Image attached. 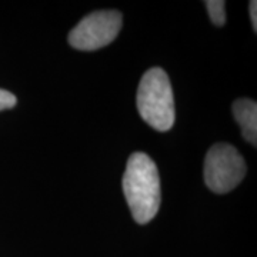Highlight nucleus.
<instances>
[{"label":"nucleus","mask_w":257,"mask_h":257,"mask_svg":"<svg viewBox=\"0 0 257 257\" xmlns=\"http://www.w3.org/2000/svg\"><path fill=\"white\" fill-rule=\"evenodd\" d=\"M123 193L139 224H146L157 214L162 197L159 170L155 162L142 152L128 157L123 175Z\"/></svg>","instance_id":"obj_1"},{"label":"nucleus","mask_w":257,"mask_h":257,"mask_svg":"<svg viewBox=\"0 0 257 257\" xmlns=\"http://www.w3.org/2000/svg\"><path fill=\"white\" fill-rule=\"evenodd\" d=\"M142 119L157 132H167L175 124V99L169 76L160 67L143 74L136 94Z\"/></svg>","instance_id":"obj_2"},{"label":"nucleus","mask_w":257,"mask_h":257,"mask_svg":"<svg viewBox=\"0 0 257 257\" xmlns=\"http://www.w3.org/2000/svg\"><path fill=\"white\" fill-rule=\"evenodd\" d=\"M246 175V163L236 147L217 143L210 147L204 160V183L211 192H231Z\"/></svg>","instance_id":"obj_3"},{"label":"nucleus","mask_w":257,"mask_h":257,"mask_svg":"<svg viewBox=\"0 0 257 257\" xmlns=\"http://www.w3.org/2000/svg\"><path fill=\"white\" fill-rule=\"evenodd\" d=\"M121 29V15L116 10H100L83 18L69 35L70 46L93 52L110 45Z\"/></svg>","instance_id":"obj_4"},{"label":"nucleus","mask_w":257,"mask_h":257,"mask_svg":"<svg viewBox=\"0 0 257 257\" xmlns=\"http://www.w3.org/2000/svg\"><path fill=\"white\" fill-rule=\"evenodd\" d=\"M233 114L241 128L243 138L253 147L257 142V104L250 99H239L233 104Z\"/></svg>","instance_id":"obj_5"},{"label":"nucleus","mask_w":257,"mask_h":257,"mask_svg":"<svg viewBox=\"0 0 257 257\" xmlns=\"http://www.w3.org/2000/svg\"><path fill=\"white\" fill-rule=\"evenodd\" d=\"M204 5H206L207 12H209L211 22L216 26H223L226 22V10H224L226 3L223 0H207Z\"/></svg>","instance_id":"obj_6"},{"label":"nucleus","mask_w":257,"mask_h":257,"mask_svg":"<svg viewBox=\"0 0 257 257\" xmlns=\"http://www.w3.org/2000/svg\"><path fill=\"white\" fill-rule=\"evenodd\" d=\"M16 103H18V99L13 93L0 89V111L15 107Z\"/></svg>","instance_id":"obj_7"},{"label":"nucleus","mask_w":257,"mask_h":257,"mask_svg":"<svg viewBox=\"0 0 257 257\" xmlns=\"http://www.w3.org/2000/svg\"><path fill=\"white\" fill-rule=\"evenodd\" d=\"M257 3L256 2H250V19H251V23H253V28L254 32H257Z\"/></svg>","instance_id":"obj_8"}]
</instances>
